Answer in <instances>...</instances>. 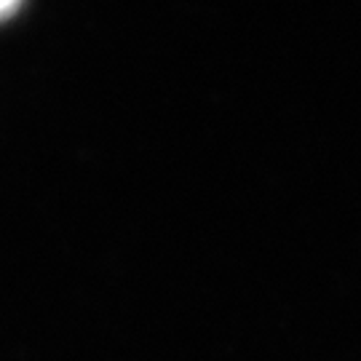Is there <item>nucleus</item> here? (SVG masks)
<instances>
[{
    "label": "nucleus",
    "instance_id": "1",
    "mask_svg": "<svg viewBox=\"0 0 361 361\" xmlns=\"http://www.w3.org/2000/svg\"><path fill=\"white\" fill-rule=\"evenodd\" d=\"M19 3L22 0H0V22H6L8 16H13L16 8H19Z\"/></svg>",
    "mask_w": 361,
    "mask_h": 361
}]
</instances>
